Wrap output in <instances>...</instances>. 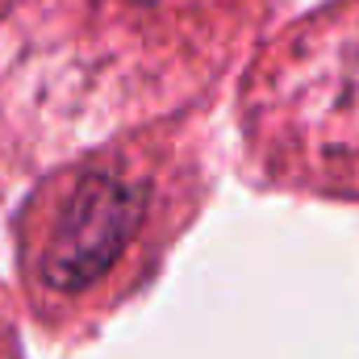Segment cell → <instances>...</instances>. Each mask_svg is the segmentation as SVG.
<instances>
[{
    "label": "cell",
    "mask_w": 359,
    "mask_h": 359,
    "mask_svg": "<svg viewBox=\"0 0 359 359\" xmlns=\"http://www.w3.org/2000/svg\"><path fill=\"white\" fill-rule=\"evenodd\" d=\"M151 180L126 163H100L67 180L29 243L34 280L55 297H80L104 284L134 251L151 217Z\"/></svg>",
    "instance_id": "cell-1"
},
{
    "label": "cell",
    "mask_w": 359,
    "mask_h": 359,
    "mask_svg": "<svg viewBox=\"0 0 359 359\" xmlns=\"http://www.w3.org/2000/svg\"><path fill=\"white\" fill-rule=\"evenodd\" d=\"M284 113L318 172L359 176V4L322 21L284 67Z\"/></svg>",
    "instance_id": "cell-2"
}]
</instances>
